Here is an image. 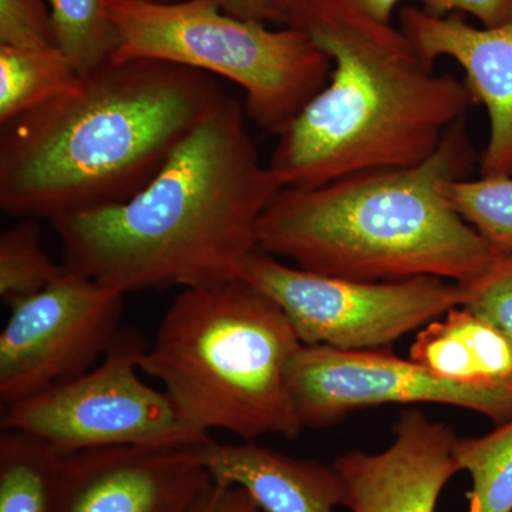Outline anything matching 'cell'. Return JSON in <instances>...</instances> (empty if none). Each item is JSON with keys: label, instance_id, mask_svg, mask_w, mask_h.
Here are the masks:
<instances>
[{"label": "cell", "instance_id": "1", "mask_svg": "<svg viewBox=\"0 0 512 512\" xmlns=\"http://www.w3.org/2000/svg\"><path fill=\"white\" fill-rule=\"evenodd\" d=\"M245 116L225 97L130 200L50 222L64 265L126 295L242 278L259 221L284 188Z\"/></svg>", "mask_w": 512, "mask_h": 512}, {"label": "cell", "instance_id": "2", "mask_svg": "<svg viewBox=\"0 0 512 512\" xmlns=\"http://www.w3.org/2000/svg\"><path fill=\"white\" fill-rule=\"evenodd\" d=\"M225 97L200 70L107 60L79 92L0 126V208L53 222L130 200Z\"/></svg>", "mask_w": 512, "mask_h": 512}, {"label": "cell", "instance_id": "3", "mask_svg": "<svg viewBox=\"0 0 512 512\" xmlns=\"http://www.w3.org/2000/svg\"><path fill=\"white\" fill-rule=\"evenodd\" d=\"M286 26L312 37L332 73L278 136L269 167L284 188L419 165L473 104L464 80L434 72L402 29L352 0H305Z\"/></svg>", "mask_w": 512, "mask_h": 512}, {"label": "cell", "instance_id": "4", "mask_svg": "<svg viewBox=\"0 0 512 512\" xmlns=\"http://www.w3.org/2000/svg\"><path fill=\"white\" fill-rule=\"evenodd\" d=\"M478 163L466 119L413 167L282 188L258 227V251L315 274L363 282L436 276L463 284L495 251L448 202L444 187Z\"/></svg>", "mask_w": 512, "mask_h": 512}, {"label": "cell", "instance_id": "5", "mask_svg": "<svg viewBox=\"0 0 512 512\" xmlns=\"http://www.w3.org/2000/svg\"><path fill=\"white\" fill-rule=\"evenodd\" d=\"M284 311L247 279L181 289L140 359L181 421L201 437L295 439L303 426L288 384L301 346Z\"/></svg>", "mask_w": 512, "mask_h": 512}, {"label": "cell", "instance_id": "6", "mask_svg": "<svg viewBox=\"0 0 512 512\" xmlns=\"http://www.w3.org/2000/svg\"><path fill=\"white\" fill-rule=\"evenodd\" d=\"M109 8L119 35L111 59L161 60L237 83L249 119L276 137L332 73L330 57L302 29H269L229 15L215 0H109Z\"/></svg>", "mask_w": 512, "mask_h": 512}, {"label": "cell", "instance_id": "7", "mask_svg": "<svg viewBox=\"0 0 512 512\" xmlns=\"http://www.w3.org/2000/svg\"><path fill=\"white\" fill-rule=\"evenodd\" d=\"M148 342L120 330L89 372L3 406L2 429L46 441L62 453L120 446L197 447L211 437L188 429L164 390L141 379Z\"/></svg>", "mask_w": 512, "mask_h": 512}, {"label": "cell", "instance_id": "8", "mask_svg": "<svg viewBox=\"0 0 512 512\" xmlns=\"http://www.w3.org/2000/svg\"><path fill=\"white\" fill-rule=\"evenodd\" d=\"M284 311L303 345L380 349L461 306L460 285L436 276L363 282L289 266L258 251L244 276Z\"/></svg>", "mask_w": 512, "mask_h": 512}, {"label": "cell", "instance_id": "9", "mask_svg": "<svg viewBox=\"0 0 512 512\" xmlns=\"http://www.w3.org/2000/svg\"><path fill=\"white\" fill-rule=\"evenodd\" d=\"M126 293L70 269L13 303L0 333L3 406L89 372L120 333Z\"/></svg>", "mask_w": 512, "mask_h": 512}, {"label": "cell", "instance_id": "10", "mask_svg": "<svg viewBox=\"0 0 512 512\" xmlns=\"http://www.w3.org/2000/svg\"><path fill=\"white\" fill-rule=\"evenodd\" d=\"M288 384L303 429H325L356 410L389 403L463 407L497 424L512 417V393L444 379L379 349L302 343L289 363Z\"/></svg>", "mask_w": 512, "mask_h": 512}, {"label": "cell", "instance_id": "11", "mask_svg": "<svg viewBox=\"0 0 512 512\" xmlns=\"http://www.w3.org/2000/svg\"><path fill=\"white\" fill-rule=\"evenodd\" d=\"M197 447L67 453L56 512H187L212 483Z\"/></svg>", "mask_w": 512, "mask_h": 512}, {"label": "cell", "instance_id": "12", "mask_svg": "<svg viewBox=\"0 0 512 512\" xmlns=\"http://www.w3.org/2000/svg\"><path fill=\"white\" fill-rule=\"evenodd\" d=\"M457 437L447 424L406 410L386 450H353L332 464L342 483V505L352 512H436L448 481L460 468Z\"/></svg>", "mask_w": 512, "mask_h": 512}, {"label": "cell", "instance_id": "13", "mask_svg": "<svg viewBox=\"0 0 512 512\" xmlns=\"http://www.w3.org/2000/svg\"><path fill=\"white\" fill-rule=\"evenodd\" d=\"M400 29L430 66L450 57L463 67L473 104H483L490 117V138L478 157L480 175L512 177V20L476 28L461 13L440 16L406 6Z\"/></svg>", "mask_w": 512, "mask_h": 512}, {"label": "cell", "instance_id": "14", "mask_svg": "<svg viewBox=\"0 0 512 512\" xmlns=\"http://www.w3.org/2000/svg\"><path fill=\"white\" fill-rule=\"evenodd\" d=\"M197 453L212 480L244 488L264 512H333L342 505V483L333 466L252 441L210 439Z\"/></svg>", "mask_w": 512, "mask_h": 512}, {"label": "cell", "instance_id": "15", "mask_svg": "<svg viewBox=\"0 0 512 512\" xmlns=\"http://www.w3.org/2000/svg\"><path fill=\"white\" fill-rule=\"evenodd\" d=\"M410 360L444 379L512 393V340L464 306L424 326Z\"/></svg>", "mask_w": 512, "mask_h": 512}, {"label": "cell", "instance_id": "16", "mask_svg": "<svg viewBox=\"0 0 512 512\" xmlns=\"http://www.w3.org/2000/svg\"><path fill=\"white\" fill-rule=\"evenodd\" d=\"M66 454L32 434L0 433V512H56Z\"/></svg>", "mask_w": 512, "mask_h": 512}, {"label": "cell", "instance_id": "17", "mask_svg": "<svg viewBox=\"0 0 512 512\" xmlns=\"http://www.w3.org/2000/svg\"><path fill=\"white\" fill-rule=\"evenodd\" d=\"M80 86L82 76L56 45H0V126Z\"/></svg>", "mask_w": 512, "mask_h": 512}, {"label": "cell", "instance_id": "18", "mask_svg": "<svg viewBox=\"0 0 512 512\" xmlns=\"http://www.w3.org/2000/svg\"><path fill=\"white\" fill-rule=\"evenodd\" d=\"M454 457L473 484L468 512H512V417L485 436L457 439Z\"/></svg>", "mask_w": 512, "mask_h": 512}, {"label": "cell", "instance_id": "19", "mask_svg": "<svg viewBox=\"0 0 512 512\" xmlns=\"http://www.w3.org/2000/svg\"><path fill=\"white\" fill-rule=\"evenodd\" d=\"M55 43L80 76L113 57L119 35L109 0H50Z\"/></svg>", "mask_w": 512, "mask_h": 512}, {"label": "cell", "instance_id": "20", "mask_svg": "<svg viewBox=\"0 0 512 512\" xmlns=\"http://www.w3.org/2000/svg\"><path fill=\"white\" fill-rule=\"evenodd\" d=\"M64 271L66 265L53 262L42 247L37 220L23 218L0 235V298L6 305L42 291Z\"/></svg>", "mask_w": 512, "mask_h": 512}, {"label": "cell", "instance_id": "21", "mask_svg": "<svg viewBox=\"0 0 512 512\" xmlns=\"http://www.w3.org/2000/svg\"><path fill=\"white\" fill-rule=\"evenodd\" d=\"M444 194L495 252L512 251V177L451 181Z\"/></svg>", "mask_w": 512, "mask_h": 512}, {"label": "cell", "instance_id": "22", "mask_svg": "<svg viewBox=\"0 0 512 512\" xmlns=\"http://www.w3.org/2000/svg\"><path fill=\"white\" fill-rule=\"evenodd\" d=\"M458 285L463 293L461 306L512 340V251L495 252L480 274Z\"/></svg>", "mask_w": 512, "mask_h": 512}, {"label": "cell", "instance_id": "23", "mask_svg": "<svg viewBox=\"0 0 512 512\" xmlns=\"http://www.w3.org/2000/svg\"><path fill=\"white\" fill-rule=\"evenodd\" d=\"M0 45L52 46V15L43 0H0Z\"/></svg>", "mask_w": 512, "mask_h": 512}, {"label": "cell", "instance_id": "24", "mask_svg": "<svg viewBox=\"0 0 512 512\" xmlns=\"http://www.w3.org/2000/svg\"><path fill=\"white\" fill-rule=\"evenodd\" d=\"M423 9L433 15L461 13L478 19L484 28L504 25L512 20V0H421Z\"/></svg>", "mask_w": 512, "mask_h": 512}, {"label": "cell", "instance_id": "25", "mask_svg": "<svg viewBox=\"0 0 512 512\" xmlns=\"http://www.w3.org/2000/svg\"><path fill=\"white\" fill-rule=\"evenodd\" d=\"M187 512H264L252 500L251 495L238 485L212 483L205 488L200 497L188 508Z\"/></svg>", "mask_w": 512, "mask_h": 512}, {"label": "cell", "instance_id": "26", "mask_svg": "<svg viewBox=\"0 0 512 512\" xmlns=\"http://www.w3.org/2000/svg\"><path fill=\"white\" fill-rule=\"evenodd\" d=\"M137 2L170 5V3L183 2V0H137ZM215 2L229 15L242 19L261 20L266 23L262 0H215Z\"/></svg>", "mask_w": 512, "mask_h": 512}, {"label": "cell", "instance_id": "27", "mask_svg": "<svg viewBox=\"0 0 512 512\" xmlns=\"http://www.w3.org/2000/svg\"><path fill=\"white\" fill-rule=\"evenodd\" d=\"M305 0H262L266 22L281 23L286 26L289 18Z\"/></svg>", "mask_w": 512, "mask_h": 512}, {"label": "cell", "instance_id": "28", "mask_svg": "<svg viewBox=\"0 0 512 512\" xmlns=\"http://www.w3.org/2000/svg\"><path fill=\"white\" fill-rule=\"evenodd\" d=\"M352 2L372 18L390 23L394 9L402 0H352Z\"/></svg>", "mask_w": 512, "mask_h": 512}]
</instances>
